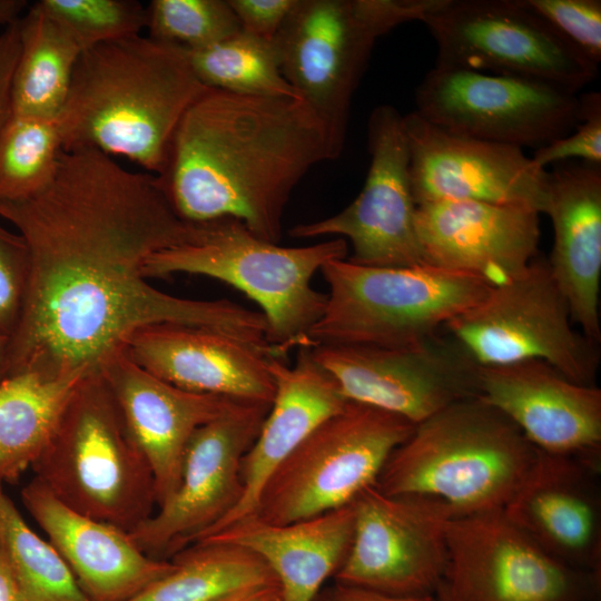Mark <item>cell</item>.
<instances>
[{
    "label": "cell",
    "mask_w": 601,
    "mask_h": 601,
    "mask_svg": "<svg viewBox=\"0 0 601 601\" xmlns=\"http://www.w3.org/2000/svg\"><path fill=\"white\" fill-rule=\"evenodd\" d=\"M0 218L29 253L6 377L97 374L137 331L159 324L213 328L270 348L260 312L173 296L147 282L151 255L197 242L205 227L175 211L156 175L96 149L63 150L48 185L24 200L0 203Z\"/></svg>",
    "instance_id": "cell-1"
},
{
    "label": "cell",
    "mask_w": 601,
    "mask_h": 601,
    "mask_svg": "<svg viewBox=\"0 0 601 601\" xmlns=\"http://www.w3.org/2000/svg\"><path fill=\"white\" fill-rule=\"evenodd\" d=\"M334 159L325 126L298 98L209 88L186 111L158 176L186 221H240L274 244L302 178Z\"/></svg>",
    "instance_id": "cell-2"
},
{
    "label": "cell",
    "mask_w": 601,
    "mask_h": 601,
    "mask_svg": "<svg viewBox=\"0 0 601 601\" xmlns=\"http://www.w3.org/2000/svg\"><path fill=\"white\" fill-rule=\"evenodd\" d=\"M208 89L186 50L147 35L87 49L56 119L63 150L96 149L160 176L180 120Z\"/></svg>",
    "instance_id": "cell-3"
},
{
    "label": "cell",
    "mask_w": 601,
    "mask_h": 601,
    "mask_svg": "<svg viewBox=\"0 0 601 601\" xmlns=\"http://www.w3.org/2000/svg\"><path fill=\"white\" fill-rule=\"evenodd\" d=\"M539 453L500 410L471 397L416 424L387 459L375 486L385 494L437 499L454 516L500 510Z\"/></svg>",
    "instance_id": "cell-4"
},
{
    "label": "cell",
    "mask_w": 601,
    "mask_h": 601,
    "mask_svg": "<svg viewBox=\"0 0 601 601\" xmlns=\"http://www.w3.org/2000/svg\"><path fill=\"white\" fill-rule=\"evenodd\" d=\"M345 239L298 247L266 242L238 220L205 223L200 238L151 255L144 275L178 273L208 276L234 286L262 309L274 355L311 347L308 333L324 313L327 296L312 286L328 262L346 258Z\"/></svg>",
    "instance_id": "cell-5"
},
{
    "label": "cell",
    "mask_w": 601,
    "mask_h": 601,
    "mask_svg": "<svg viewBox=\"0 0 601 601\" xmlns=\"http://www.w3.org/2000/svg\"><path fill=\"white\" fill-rule=\"evenodd\" d=\"M31 467L67 506L126 532L157 506L150 465L99 373L79 383Z\"/></svg>",
    "instance_id": "cell-6"
},
{
    "label": "cell",
    "mask_w": 601,
    "mask_h": 601,
    "mask_svg": "<svg viewBox=\"0 0 601 601\" xmlns=\"http://www.w3.org/2000/svg\"><path fill=\"white\" fill-rule=\"evenodd\" d=\"M321 272L329 293L308 333L311 347L413 345L442 332L492 289L477 276L431 265L372 267L343 258L328 262Z\"/></svg>",
    "instance_id": "cell-7"
},
{
    "label": "cell",
    "mask_w": 601,
    "mask_h": 601,
    "mask_svg": "<svg viewBox=\"0 0 601 601\" xmlns=\"http://www.w3.org/2000/svg\"><path fill=\"white\" fill-rule=\"evenodd\" d=\"M435 0H296L275 37L280 70L321 119L334 159L343 151L352 98L376 40L421 21Z\"/></svg>",
    "instance_id": "cell-8"
},
{
    "label": "cell",
    "mask_w": 601,
    "mask_h": 601,
    "mask_svg": "<svg viewBox=\"0 0 601 601\" xmlns=\"http://www.w3.org/2000/svg\"><path fill=\"white\" fill-rule=\"evenodd\" d=\"M414 428L398 415L347 402L272 473L253 515L287 524L353 503L375 485L392 452Z\"/></svg>",
    "instance_id": "cell-9"
},
{
    "label": "cell",
    "mask_w": 601,
    "mask_h": 601,
    "mask_svg": "<svg viewBox=\"0 0 601 601\" xmlns=\"http://www.w3.org/2000/svg\"><path fill=\"white\" fill-rule=\"evenodd\" d=\"M479 366L538 359L570 381L595 386L599 344L575 329L546 257L539 254L512 282L443 327Z\"/></svg>",
    "instance_id": "cell-10"
},
{
    "label": "cell",
    "mask_w": 601,
    "mask_h": 601,
    "mask_svg": "<svg viewBox=\"0 0 601 601\" xmlns=\"http://www.w3.org/2000/svg\"><path fill=\"white\" fill-rule=\"evenodd\" d=\"M423 22L435 66L545 82L578 93L595 65L522 0H435Z\"/></svg>",
    "instance_id": "cell-11"
},
{
    "label": "cell",
    "mask_w": 601,
    "mask_h": 601,
    "mask_svg": "<svg viewBox=\"0 0 601 601\" xmlns=\"http://www.w3.org/2000/svg\"><path fill=\"white\" fill-rule=\"evenodd\" d=\"M414 110L447 131L515 147H540L580 120L578 93L519 77L434 66Z\"/></svg>",
    "instance_id": "cell-12"
},
{
    "label": "cell",
    "mask_w": 601,
    "mask_h": 601,
    "mask_svg": "<svg viewBox=\"0 0 601 601\" xmlns=\"http://www.w3.org/2000/svg\"><path fill=\"white\" fill-rule=\"evenodd\" d=\"M444 583L454 601H595L601 573L556 560L503 509L453 516Z\"/></svg>",
    "instance_id": "cell-13"
},
{
    "label": "cell",
    "mask_w": 601,
    "mask_h": 601,
    "mask_svg": "<svg viewBox=\"0 0 601 601\" xmlns=\"http://www.w3.org/2000/svg\"><path fill=\"white\" fill-rule=\"evenodd\" d=\"M353 506V541L333 580L393 597L435 594L447 570L449 505L372 485Z\"/></svg>",
    "instance_id": "cell-14"
},
{
    "label": "cell",
    "mask_w": 601,
    "mask_h": 601,
    "mask_svg": "<svg viewBox=\"0 0 601 601\" xmlns=\"http://www.w3.org/2000/svg\"><path fill=\"white\" fill-rule=\"evenodd\" d=\"M311 351L346 401L415 425L453 403L479 397L477 365L444 329L406 346L319 344Z\"/></svg>",
    "instance_id": "cell-15"
},
{
    "label": "cell",
    "mask_w": 601,
    "mask_h": 601,
    "mask_svg": "<svg viewBox=\"0 0 601 601\" xmlns=\"http://www.w3.org/2000/svg\"><path fill=\"white\" fill-rule=\"evenodd\" d=\"M370 167L358 196L339 213L294 226L295 238L335 236L352 245L349 262L372 267L426 265L415 228L416 204L403 116L377 106L367 125Z\"/></svg>",
    "instance_id": "cell-16"
},
{
    "label": "cell",
    "mask_w": 601,
    "mask_h": 601,
    "mask_svg": "<svg viewBox=\"0 0 601 601\" xmlns=\"http://www.w3.org/2000/svg\"><path fill=\"white\" fill-rule=\"evenodd\" d=\"M269 406L240 403L193 434L178 489L156 513L128 532L141 551L169 560L238 504L243 494L242 461Z\"/></svg>",
    "instance_id": "cell-17"
},
{
    "label": "cell",
    "mask_w": 601,
    "mask_h": 601,
    "mask_svg": "<svg viewBox=\"0 0 601 601\" xmlns=\"http://www.w3.org/2000/svg\"><path fill=\"white\" fill-rule=\"evenodd\" d=\"M403 125L416 206L476 200L542 213L549 171L522 148L447 131L415 111Z\"/></svg>",
    "instance_id": "cell-18"
},
{
    "label": "cell",
    "mask_w": 601,
    "mask_h": 601,
    "mask_svg": "<svg viewBox=\"0 0 601 601\" xmlns=\"http://www.w3.org/2000/svg\"><path fill=\"white\" fill-rule=\"evenodd\" d=\"M479 397L540 451L601 466V390L570 381L546 362L477 365Z\"/></svg>",
    "instance_id": "cell-19"
},
{
    "label": "cell",
    "mask_w": 601,
    "mask_h": 601,
    "mask_svg": "<svg viewBox=\"0 0 601 601\" xmlns=\"http://www.w3.org/2000/svg\"><path fill=\"white\" fill-rule=\"evenodd\" d=\"M540 213L476 200L416 206L426 265L467 273L492 288L521 276L540 254Z\"/></svg>",
    "instance_id": "cell-20"
},
{
    "label": "cell",
    "mask_w": 601,
    "mask_h": 601,
    "mask_svg": "<svg viewBox=\"0 0 601 601\" xmlns=\"http://www.w3.org/2000/svg\"><path fill=\"white\" fill-rule=\"evenodd\" d=\"M99 374L150 465L157 508L178 489L193 434L238 404L247 403L179 388L138 365L126 349L110 358Z\"/></svg>",
    "instance_id": "cell-21"
},
{
    "label": "cell",
    "mask_w": 601,
    "mask_h": 601,
    "mask_svg": "<svg viewBox=\"0 0 601 601\" xmlns=\"http://www.w3.org/2000/svg\"><path fill=\"white\" fill-rule=\"evenodd\" d=\"M125 349L146 371L185 391L247 403L273 402V353L227 333L159 324L137 331Z\"/></svg>",
    "instance_id": "cell-22"
},
{
    "label": "cell",
    "mask_w": 601,
    "mask_h": 601,
    "mask_svg": "<svg viewBox=\"0 0 601 601\" xmlns=\"http://www.w3.org/2000/svg\"><path fill=\"white\" fill-rule=\"evenodd\" d=\"M600 470L582 460L540 452L503 511L556 560L601 573Z\"/></svg>",
    "instance_id": "cell-23"
},
{
    "label": "cell",
    "mask_w": 601,
    "mask_h": 601,
    "mask_svg": "<svg viewBox=\"0 0 601 601\" xmlns=\"http://www.w3.org/2000/svg\"><path fill=\"white\" fill-rule=\"evenodd\" d=\"M21 499L88 601H127L174 568L170 559L147 555L120 528L70 509L36 476Z\"/></svg>",
    "instance_id": "cell-24"
},
{
    "label": "cell",
    "mask_w": 601,
    "mask_h": 601,
    "mask_svg": "<svg viewBox=\"0 0 601 601\" xmlns=\"http://www.w3.org/2000/svg\"><path fill=\"white\" fill-rule=\"evenodd\" d=\"M551 220L553 245L548 259L566 298L573 324L601 342V166L562 162L549 171L542 209Z\"/></svg>",
    "instance_id": "cell-25"
},
{
    "label": "cell",
    "mask_w": 601,
    "mask_h": 601,
    "mask_svg": "<svg viewBox=\"0 0 601 601\" xmlns=\"http://www.w3.org/2000/svg\"><path fill=\"white\" fill-rule=\"evenodd\" d=\"M269 372L275 394L260 431L242 461V497L197 540L253 515L272 473L311 432L348 402L334 378L315 361L311 347H299L292 366L273 356Z\"/></svg>",
    "instance_id": "cell-26"
},
{
    "label": "cell",
    "mask_w": 601,
    "mask_h": 601,
    "mask_svg": "<svg viewBox=\"0 0 601 601\" xmlns=\"http://www.w3.org/2000/svg\"><path fill=\"white\" fill-rule=\"evenodd\" d=\"M354 524L351 503L287 524H270L250 515L194 543H224L247 549L273 571L280 601H313L345 561Z\"/></svg>",
    "instance_id": "cell-27"
},
{
    "label": "cell",
    "mask_w": 601,
    "mask_h": 601,
    "mask_svg": "<svg viewBox=\"0 0 601 601\" xmlns=\"http://www.w3.org/2000/svg\"><path fill=\"white\" fill-rule=\"evenodd\" d=\"M86 377V376H85ZM81 376L48 378L35 372L0 383V481L14 483L47 447Z\"/></svg>",
    "instance_id": "cell-28"
},
{
    "label": "cell",
    "mask_w": 601,
    "mask_h": 601,
    "mask_svg": "<svg viewBox=\"0 0 601 601\" xmlns=\"http://www.w3.org/2000/svg\"><path fill=\"white\" fill-rule=\"evenodd\" d=\"M20 51L12 82L13 115L56 120L81 55L75 40L36 3L19 18Z\"/></svg>",
    "instance_id": "cell-29"
},
{
    "label": "cell",
    "mask_w": 601,
    "mask_h": 601,
    "mask_svg": "<svg viewBox=\"0 0 601 601\" xmlns=\"http://www.w3.org/2000/svg\"><path fill=\"white\" fill-rule=\"evenodd\" d=\"M170 560V572L127 601H215L239 589L278 584L264 560L238 545L194 543Z\"/></svg>",
    "instance_id": "cell-30"
},
{
    "label": "cell",
    "mask_w": 601,
    "mask_h": 601,
    "mask_svg": "<svg viewBox=\"0 0 601 601\" xmlns=\"http://www.w3.org/2000/svg\"><path fill=\"white\" fill-rule=\"evenodd\" d=\"M187 55L197 78L208 88L300 99L283 76L275 39L239 31L207 48L187 51Z\"/></svg>",
    "instance_id": "cell-31"
},
{
    "label": "cell",
    "mask_w": 601,
    "mask_h": 601,
    "mask_svg": "<svg viewBox=\"0 0 601 601\" xmlns=\"http://www.w3.org/2000/svg\"><path fill=\"white\" fill-rule=\"evenodd\" d=\"M0 548L27 601H88L63 559L31 530L1 481Z\"/></svg>",
    "instance_id": "cell-32"
},
{
    "label": "cell",
    "mask_w": 601,
    "mask_h": 601,
    "mask_svg": "<svg viewBox=\"0 0 601 601\" xmlns=\"http://www.w3.org/2000/svg\"><path fill=\"white\" fill-rule=\"evenodd\" d=\"M62 151L56 120L13 115L0 135V203L24 200L43 189Z\"/></svg>",
    "instance_id": "cell-33"
},
{
    "label": "cell",
    "mask_w": 601,
    "mask_h": 601,
    "mask_svg": "<svg viewBox=\"0 0 601 601\" xmlns=\"http://www.w3.org/2000/svg\"><path fill=\"white\" fill-rule=\"evenodd\" d=\"M147 8V36L186 51L213 46L239 31L228 0H152Z\"/></svg>",
    "instance_id": "cell-34"
},
{
    "label": "cell",
    "mask_w": 601,
    "mask_h": 601,
    "mask_svg": "<svg viewBox=\"0 0 601 601\" xmlns=\"http://www.w3.org/2000/svg\"><path fill=\"white\" fill-rule=\"evenodd\" d=\"M37 4L81 51L146 30L147 8L135 0H40Z\"/></svg>",
    "instance_id": "cell-35"
},
{
    "label": "cell",
    "mask_w": 601,
    "mask_h": 601,
    "mask_svg": "<svg viewBox=\"0 0 601 601\" xmlns=\"http://www.w3.org/2000/svg\"><path fill=\"white\" fill-rule=\"evenodd\" d=\"M595 65L601 61L600 0H522Z\"/></svg>",
    "instance_id": "cell-36"
},
{
    "label": "cell",
    "mask_w": 601,
    "mask_h": 601,
    "mask_svg": "<svg viewBox=\"0 0 601 601\" xmlns=\"http://www.w3.org/2000/svg\"><path fill=\"white\" fill-rule=\"evenodd\" d=\"M580 120L575 127L558 139L535 148L531 157L535 165L546 169L578 159L601 166V95L588 92L579 96Z\"/></svg>",
    "instance_id": "cell-37"
},
{
    "label": "cell",
    "mask_w": 601,
    "mask_h": 601,
    "mask_svg": "<svg viewBox=\"0 0 601 601\" xmlns=\"http://www.w3.org/2000/svg\"><path fill=\"white\" fill-rule=\"evenodd\" d=\"M29 253L23 238L0 223V334L14 332L24 302Z\"/></svg>",
    "instance_id": "cell-38"
},
{
    "label": "cell",
    "mask_w": 601,
    "mask_h": 601,
    "mask_svg": "<svg viewBox=\"0 0 601 601\" xmlns=\"http://www.w3.org/2000/svg\"><path fill=\"white\" fill-rule=\"evenodd\" d=\"M242 31L274 40L296 0H228Z\"/></svg>",
    "instance_id": "cell-39"
},
{
    "label": "cell",
    "mask_w": 601,
    "mask_h": 601,
    "mask_svg": "<svg viewBox=\"0 0 601 601\" xmlns=\"http://www.w3.org/2000/svg\"><path fill=\"white\" fill-rule=\"evenodd\" d=\"M20 51L19 19L0 32V135L13 116L12 82Z\"/></svg>",
    "instance_id": "cell-40"
},
{
    "label": "cell",
    "mask_w": 601,
    "mask_h": 601,
    "mask_svg": "<svg viewBox=\"0 0 601 601\" xmlns=\"http://www.w3.org/2000/svg\"><path fill=\"white\" fill-rule=\"evenodd\" d=\"M313 601H439L436 593L423 597H393L338 582L325 585Z\"/></svg>",
    "instance_id": "cell-41"
},
{
    "label": "cell",
    "mask_w": 601,
    "mask_h": 601,
    "mask_svg": "<svg viewBox=\"0 0 601 601\" xmlns=\"http://www.w3.org/2000/svg\"><path fill=\"white\" fill-rule=\"evenodd\" d=\"M215 601H280L278 584L254 585L236 590Z\"/></svg>",
    "instance_id": "cell-42"
},
{
    "label": "cell",
    "mask_w": 601,
    "mask_h": 601,
    "mask_svg": "<svg viewBox=\"0 0 601 601\" xmlns=\"http://www.w3.org/2000/svg\"><path fill=\"white\" fill-rule=\"evenodd\" d=\"M0 601H27L19 582L0 548Z\"/></svg>",
    "instance_id": "cell-43"
},
{
    "label": "cell",
    "mask_w": 601,
    "mask_h": 601,
    "mask_svg": "<svg viewBox=\"0 0 601 601\" xmlns=\"http://www.w3.org/2000/svg\"><path fill=\"white\" fill-rule=\"evenodd\" d=\"M28 7L24 0H0V27L6 28L18 20Z\"/></svg>",
    "instance_id": "cell-44"
},
{
    "label": "cell",
    "mask_w": 601,
    "mask_h": 601,
    "mask_svg": "<svg viewBox=\"0 0 601 601\" xmlns=\"http://www.w3.org/2000/svg\"><path fill=\"white\" fill-rule=\"evenodd\" d=\"M9 337L0 334V383L7 375Z\"/></svg>",
    "instance_id": "cell-45"
},
{
    "label": "cell",
    "mask_w": 601,
    "mask_h": 601,
    "mask_svg": "<svg viewBox=\"0 0 601 601\" xmlns=\"http://www.w3.org/2000/svg\"><path fill=\"white\" fill-rule=\"evenodd\" d=\"M436 595L439 601H454L444 582L437 589Z\"/></svg>",
    "instance_id": "cell-46"
}]
</instances>
